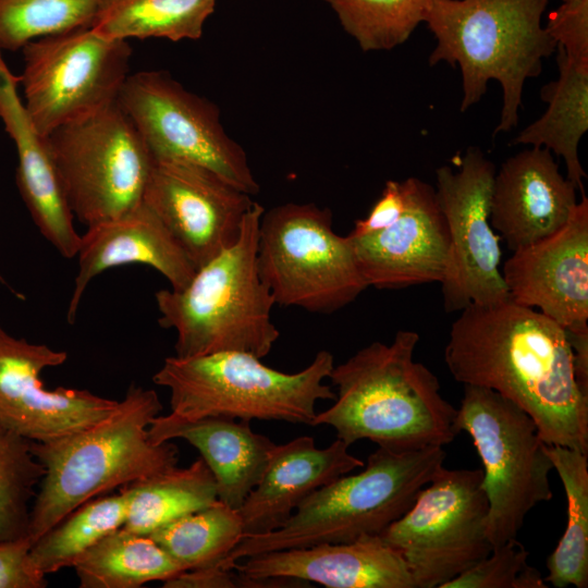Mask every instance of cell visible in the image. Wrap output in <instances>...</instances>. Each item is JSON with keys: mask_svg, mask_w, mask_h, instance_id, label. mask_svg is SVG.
I'll return each instance as SVG.
<instances>
[{"mask_svg": "<svg viewBox=\"0 0 588 588\" xmlns=\"http://www.w3.org/2000/svg\"><path fill=\"white\" fill-rule=\"evenodd\" d=\"M444 362L460 383L510 400L547 445L588 453V394L578 385L567 333L511 299L470 305L452 323Z\"/></svg>", "mask_w": 588, "mask_h": 588, "instance_id": "6da1fadb", "label": "cell"}, {"mask_svg": "<svg viewBox=\"0 0 588 588\" xmlns=\"http://www.w3.org/2000/svg\"><path fill=\"white\" fill-rule=\"evenodd\" d=\"M417 332L399 330L390 344L372 342L334 366V403L311 427L327 425L347 445L363 439L391 451L450 444L460 433L457 408L440 393L437 376L414 360Z\"/></svg>", "mask_w": 588, "mask_h": 588, "instance_id": "7a4b0ae2", "label": "cell"}, {"mask_svg": "<svg viewBox=\"0 0 588 588\" xmlns=\"http://www.w3.org/2000/svg\"><path fill=\"white\" fill-rule=\"evenodd\" d=\"M161 409L154 390L132 384L97 422L54 440L32 441L45 469L30 507L32 543L95 497L176 467L179 449L148 434Z\"/></svg>", "mask_w": 588, "mask_h": 588, "instance_id": "3957f363", "label": "cell"}, {"mask_svg": "<svg viewBox=\"0 0 588 588\" xmlns=\"http://www.w3.org/2000/svg\"><path fill=\"white\" fill-rule=\"evenodd\" d=\"M549 0H432L425 20L437 44L429 65L460 68L465 112L480 101L488 83L502 87L494 135L518 123L525 82L537 77L556 50L541 23Z\"/></svg>", "mask_w": 588, "mask_h": 588, "instance_id": "277c9868", "label": "cell"}, {"mask_svg": "<svg viewBox=\"0 0 588 588\" xmlns=\"http://www.w3.org/2000/svg\"><path fill=\"white\" fill-rule=\"evenodd\" d=\"M443 446L396 452L379 448L363 469L309 494L278 529L243 535L224 564L269 551L380 536L414 504L443 467Z\"/></svg>", "mask_w": 588, "mask_h": 588, "instance_id": "5b68a950", "label": "cell"}, {"mask_svg": "<svg viewBox=\"0 0 588 588\" xmlns=\"http://www.w3.org/2000/svg\"><path fill=\"white\" fill-rule=\"evenodd\" d=\"M264 212L254 201L233 245L198 268L182 290L156 292L158 322L176 333L175 356L238 351L262 358L278 341L271 317L275 303L256 260Z\"/></svg>", "mask_w": 588, "mask_h": 588, "instance_id": "8992f818", "label": "cell"}, {"mask_svg": "<svg viewBox=\"0 0 588 588\" xmlns=\"http://www.w3.org/2000/svg\"><path fill=\"white\" fill-rule=\"evenodd\" d=\"M260 359L238 351L174 355L164 359L152 381L170 391L171 413L187 419L226 417L311 426L316 403L335 399L323 383L334 367L329 351H319L294 373L272 369Z\"/></svg>", "mask_w": 588, "mask_h": 588, "instance_id": "52a82bcc", "label": "cell"}, {"mask_svg": "<svg viewBox=\"0 0 588 588\" xmlns=\"http://www.w3.org/2000/svg\"><path fill=\"white\" fill-rule=\"evenodd\" d=\"M329 208L287 203L262 213L257 269L274 303L331 314L368 285L348 236L336 234Z\"/></svg>", "mask_w": 588, "mask_h": 588, "instance_id": "ba28073f", "label": "cell"}, {"mask_svg": "<svg viewBox=\"0 0 588 588\" xmlns=\"http://www.w3.org/2000/svg\"><path fill=\"white\" fill-rule=\"evenodd\" d=\"M457 428L469 434L483 466L492 548L516 539L527 514L553 497V464L534 419L495 391L465 384Z\"/></svg>", "mask_w": 588, "mask_h": 588, "instance_id": "9c48e42d", "label": "cell"}, {"mask_svg": "<svg viewBox=\"0 0 588 588\" xmlns=\"http://www.w3.org/2000/svg\"><path fill=\"white\" fill-rule=\"evenodd\" d=\"M46 137L78 221L90 226L142 204L154 158L118 100Z\"/></svg>", "mask_w": 588, "mask_h": 588, "instance_id": "30bf717a", "label": "cell"}, {"mask_svg": "<svg viewBox=\"0 0 588 588\" xmlns=\"http://www.w3.org/2000/svg\"><path fill=\"white\" fill-rule=\"evenodd\" d=\"M482 469L442 467L381 539L404 558L416 588H442L492 551Z\"/></svg>", "mask_w": 588, "mask_h": 588, "instance_id": "8fae6325", "label": "cell"}, {"mask_svg": "<svg viewBox=\"0 0 588 588\" xmlns=\"http://www.w3.org/2000/svg\"><path fill=\"white\" fill-rule=\"evenodd\" d=\"M118 102L154 160L200 166L250 196L260 191L245 150L221 124L217 105L185 89L167 72L128 74Z\"/></svg>", "mask_w": 588, "mask_h": 588, "instance_id": "7c38bea8", "label": "cell"}, {"mask_svg": "<svg viewBox=\"0 0 588 588\" xmlns=\"http://www.w3.org/2000/svg\"><path fill=\"white\" fill-rule=\"evenodd\" d=\"M22 51L24 107L45 137L117 101L132 56L127 40L106 38L90 27L33 39Z\"/></svg>", "mask_w": 588, "mask_h": 588, "instance_id": "4fadbf2b", "label": "cell"}, {"mask_svg": "<svg viewBox=\"0 0 588 588\" xmlns=\"http://www.w3.org/2000/svg\"><path fill=\"white\" fill-rule=\"evenodd\" d=\"M495 167L477 147L458 158L457 169L436 170V194L445 218L449 248L440 281L446 313L509 299L500 269L501 236L490 223Z\"/></svg>", "mask_w": 588, "mask_h": 588, "instance_id": "5bb4252c", "label": "cell"}, {"mask_svg": "<svg viewBox=\"0 0 588 588\" xmlns=\"http://www.w3.org/2000/svg\"><path fill=\"white\" fill-rule=\"evenodd\" d=\"M68 353L29 343L0 327V426L34 442L54 440L108 416L119 401L88 390L44 388L46 368L62 365Z\"/></svg>", "mask_w": 588, "mask_h": 588, "instance_id": "9a60e30c", "label": "cell"}, {"mask_svg": "<svg viewBox=\"0 0 588 588\" xmlns=\"http://www.w3.org/2000/svg\"><path fill=\"white\" fill-rule=\"evenodd\" d=\"M143 203L198 269L238 240L254 200L206 168L154 160Z\"/></svg>", "mask_w": 588, "mask_h": 588, "instance_id": "2e32d148", "label": "cell"}, {"mask_svg": "<svg viewBox=\"0 0 588 588\" xmlns=\"http://www.w3.org/2000/svg\"><path fill=\"white\" fill-rule=\"evenodd\" d=\"M509 299L538 308L567 332H588V198L566 223L513 252L501 270Z\"/></svg>", "mask_w": 588, "mask_h": 588, "instance_id": "e0dca14e", "label": "cell"}, {"mask_svg": "<svg viewBox=\"0 0 588 588\" xmlns=\"http://www.w3.org/2000/svg\"><path fill=\"white\" fill-rule=\"evenodd\" d=\"M406 206L390 226L348 236L368 287L403 289L442 280L449 232L436 189L417 177L403 181Z\"/></svg>", "mask_w": 588, "mask_h": 588, "instance_id": "ac0fdd59", "label": "cell"}, {"mask_svg": "<svg viewBox=\"0 0 588 588\" xmlns=\"http://www.w3.org/2000/svg\"><path fill=\"white\" fill-rule=\"evenodd\" d=\"M577 188L544 147L524 149L495 171L490 223L514 252L561 229L577 204Z\"/></svg>", "mask_w": 588, "mask_h": 588, "instance_id": "d6986e66", "label": "cell"}, {"mask_svg": "<svg viewBox=\"0 0 588 588\" xmlns=\"http://www.w3.org/2000/svg\"><path fill=\"white\" fill-rule=\"evenodd\" d=\"M233 563L250 578H289L328 588H416L402 556L380 536L264 552Z\"/></svg>", "mask_w": 588, "mask_h": 588, "instance_id": "ffe728a7", "label": "cell"}, {"mask_svg": "<svg viewBox=\"0 0 588 588\" xmlns=\"http://www.w3.org/2000/svg\"><path fill=\"white\" fill-rule=\"evenodd\" d=\"M19 84V76L11 72L0 50V119L17 151L19 192L40 234L71 259L78 253L82 235L74 228V216L47 137L27 114Z\"/></svg>", "mask_w": 588, "mask_h": 588, "instance_id": "44dd1931", "label": "cell"}, {"mask_svg": "<svg viewBox=\"0 0 588 588\" xmlns=\"http://www.w3.org/2000/svg\"><path fill=\"white\" fill-rule=\"evenodd\" d=\"M77 253L78 271L66 320L74 323L89 282L99 273L128 264L147 265L160 272L172 290H182L196 267L161 220L142 201L128 212L87 226Z\"/></svg>", "mask_w": 588, "mask_h": 588, "instance_id": "7402d4cb", "label": "cell"}, {"mask_svg": "<svg viewBox=\"0 0 588 588\" xmlns=\"http://www.w3.org/2000/svg\"><path fill=\"white\" fill-rule=\"evenodd\" d=\"M340 439L323 449L309 436L275 444L264 475L237 510L243 535L280 528L314 491L364 467Z\"/></svg>", "mask_w": 588, "mask_h": 588, "instance_id": "603a6c76", "label": "cell"}, {"mask_svg": "<svg viewBox=\"0 0 588 588\" xmlns=\"http://www.w3.org/2000/svg\"><path fill=\"white\" fill-rule=\"evenodd\" d=\"M249 422L226 417L187 419L170 413L155 417L148 434L155 443L183 439L196 448L213 475L218 500L238 510L261 479L275 446L253 431Z\"/></svg>", "mask_w": 588, "mask_h": 588, "instance_id": "cb8c5ba5", "label": "cell"}, {"mask_svg": "<svg viewBox=\"0 0 588 588\" xmlns=\"http://www.w3.org/2000/svg\"><path fill=\"white\" fill-rule=\"evenodd\" d=\"M559 77L540 91L546 112L513 139L514 145L544 147L563 158L567 177L584 193L587 174L578 157L579 142L588 130V61L569 58L556 47Z\"/></svg>", "mask_w": 588, "mask_h": 588, "instance_id": "d4e9b609", "label": "cell"}, {"mask_svg": "<svg viewBox=\"0 0 588 588\" xmlns=\"http://www.w3.org/2000/svg\"><path fill=\"white\" fill-rule=\"evenodd\" d=\"M72 567L82 588H138L184 571L148 535L122 527L100 539Z\"/></svg>", "mask_w": 588, "mask_h": 588, "instance_id": "484cf974", "label": "cell"}, {"mask_svg": "<svg viewBox=\"0 0 588 588\" xmlns=\"http://www.w3.org/2000/svg\"><path fill=\"white\" fill-rule=\"evenodd\" d=\"M122 490L127 497L122 528L140 535L218 500L213 475L201 457L186 468H171L126 485Z\"/></svg>", "mask_w": 588, "mask_h": 588, "instance_id": "4316f807", "label": "cell"}, {"mask_svg": "<svg viewBox=\"0 0 588 588\" xmlns=\"http://www.w3.org/2000/svg\"><path fill=\"white\" fill-rule=\"evenodd\" d=\"M216 0H101L90 28L109 39L197 40Z\"/></svg>", "mask_w": 588, "mask_h": 588, "instance_id": "83f0119b", "label": "cell"}, {"mask_svg": "<svg viewBox=\"0 0 588 588\" xmlns=\"http://www.w3.org/2000/svg\"><path fill=\"white\" fill-rule=\"evenodd\" d=\"M567 500L563 536L547 559L546 583L556 588L588 586V460L587 454L561 445H547Z\"/></svg>", "mask_w": 588, "mask_h": 588, "instance_id": "f1b7e54d", "label": "cell"}, {"mask_svg": "<svg viewBox=\"0 0 588 588\" xmlns=\"http://www.w3.org/2000/svg\"><path fill=\"white\" fill-rule=\"evenodd\" d=\"M126 510L127 497L122 489L119 494L78 506L32 543L34 566L46 576L72 567L100 539L123 527Z\"/></svg>", "mask_w": 588, "mask_h": 588, "instance_id": "f546056e", "label": "cell"}, {"mask_svg": "<svg viewBox=\"0 0 588 588\" xmlns=\"http://www.w3.org/2000/svg\"><path fill=\"white\" fill-rule=\"evenodd\" d=\"M184 571L222 563L243 536L237 510L217 500L148 534Z\"/></svg>", "mask_w": 588, "mask_h": 588, "instance_id": "4dcf8cb0", "label": "cell"}, {"mask_svg": "<svg viewBox=\"0 0 588 588\" xmlns=\"http://www.w3.org/2000/svg\"><path fill=\"white\" fill-rule=\"evenodd\" d=\"M363 51L391 50L425 22L432 0H323Z\"/></svg>", "mask_w": 588, "mask_h": 588, "instance_id": "1f68e13d", "label": "cell"}, {"mask_svg": "<svg viewBox=\"0 0 588 588\" xmlns=\"http://www.w3.org/2000/svg\"><path fill=\"white\" fill-rule=\"evenodd\" d=\"M44 473L32 441L0 426V541L28 537L30 503Z\"/></svg>", "mask_w": 588, "mask_h": 588, "instance_id": "d6a6232c", "label": "cell"}, {"mask_svg": "<svg viewBox=\"0 0 588 588\" xmlns=\"http://www.w3.org/2000/svg\"><path fill=\"white\" fill-rule=\"evenodd\" d=\"M101 0H0V50L16 51L28 41L90 27Z\"/></svg>", "mask_w": 588, "mask_h": 588, "instance_id": "836d02e7", "label": "cell"}, {"mask_svg": "<svg viewBox=\"0 0 588 588\" xmlns=\"http://www.w3.org/2000/svg\"><path fill=\"white\" fill-rule=\"evenodd\" d=\"M528 564V551L512 539L492 548L488 556L446 583L442 588H548Z\"/></svg>", "mask_w": 588, "mask_h": 588, "instance_id": "e575fe53", "label": "cell"}, {"mask_svg": "<svg viewBox=\"0 0 588 588\" xmlns=\"http://www.w3.org/2000/svg\"><path fill=\"white\" fill-rule=\"evenodd\" d=\"M544 29L564 52L588 61V0H564L548 15Z\"/></svg>", "mask_w": 588, "mask_h": 588, "instance_id": "d590c367", "label": "cell"}, {"mask_svg": "<svg viewBox=\"0 0 588 588\" xmlns=\"http://www.w3.org/2000/svg\"><path fill=\"white\" fill-rule=\"evenodd\" d=\"M28 537L0 541V588H45L46 575L30 560Z\"/></svg>", "mask_w": 588, "mask_h": 588, "instance_id": "8d00e7d4", "label": "cell"}, {"mask_svg": "<svg viewBox=\"0 0 588 588\" xmlns=\"http://www.w3.org/2000/svg\"><path fill=\"white\" fill-rule=\"evenodd\" d=\"M164 588H269L267 578H250L222 563L183 571L163 581Z\"/></svg>", "mask_w": 588, "mask_h": 588, "instance_id": "74e56055", "label": "cell"}, {"mask_svg": "<svg viewBox=\"0 0 588 588\" xmlns=\"http://www.w3.org/2000/svg\"><path fill=\"white\" fill-rule=\"evenodd\" d=\"M406 194L403 181L389 180L366 218L355 221L350 236H362L381 231L393 224L403 213Z\"/></svg>", "mask_w": 588, "mask_h": 588, "instance_id": "f35d334b", "label": "cell"}, {"mask_svg": "<svg viewBox=\"0 0 588 588\" xmlns=\"http://www.w3.org/2000/svg\"><path fill=\"white\" fill-rule=\"evenodd\" d=\"M573 354V368L580 389L588 394V332H567Z\"/></svg>", "mask_w": 588, "mask_h": 588, "instance_id": "ab89813d", "label": "cell"}, {"mask_svg": "<svg viewBox=\"0 0 588 588\" xmlns=\"http://www.w3.org/2000/svg\"><path fill=\"white\" fill-rule=\"evenodd\" d=\"M0 282L5 283L4 279L0 275Z\"/></svg>", "mask_w": 588, "mask_h": 588, "instance_id": "60d3db41", "label": "cell"}, {"mask_svg": "<svg viewBox=\"0 0 588 588\" xmlns=\"http://www.w3.org/2000/svg\"><path fill=\"white\" fill-rule=\"evenodd\" d=\"M562 1H564V0H562Z\"/></svg>", "mask_w": 588, "mask_h": 588, "instance_id": "b9f144b4", "label": "cell"}, {"mask_svg": "<svg viewBox=\"0 0 588 588\" xmlns=\"http://www.w3.org/2000/svg\"><path fill=\"white\" fill-rule=\"evenodd\" d=\"M1 327V326H0Z\"/></svg>", "mask_w": 588, "mask_h": 588, "instance_id": "7bdbcfd3", "label": "cell"}]
</instances>
